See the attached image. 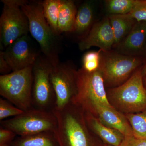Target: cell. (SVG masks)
<instances>
[{"label": "cell", "instance_id": "10", "mask_svg": "<svg viewBox=\"0 0 146 146\" xmlns=\"http://www.w3.org/2000/svg\"><path fill=\"white\" fill-rule=\"evenodd\" d=\"M77 71L67 63L60 62L56 66H53L50 78L56 96L54 110L63 109L76 96Z\"/></svg>", "mask_w": 146, "mask_h": 146}, {"label": "cell", "instance_id": "15", "mask_svg": "<svg viewBox=\"0 0 146 146\" xmlns=\"http://www.w3.org/2000/svg\"><path fill=\"white\" fill-rule=\"evenodd\" d=\"M86 122L105 143L111 146H121L125 137L119 131L103 124L99 120L88 114Z\"/></svg>", "mask_w": 146, "mask_h": 146}, {"label": "cell", "instance_id": "25", "mask_svg": "<svg viewBox=\"0 0 146 146\" xmlns=\"http://www.w3.org/2000/svg\"><path fill=\"white\" fill-rule=\"evenodd\" d=\"M128 14L136 22L146 21V0H138L135 7Z\"/></svg>", "mask_w": 146, "mask_h": 146}, {"label": "cell", "instance_id": "12", "mask_svg": "<svg viewBox=\"0 0 146 146\" xmlns=\"http://www.w3.org/2000/svg\"><path fill=\"white\" fill-rule=\"evenodd\" d=\"M115 45V37L109 18L94 24L89 33L78 44L81 51L93 46L99 48L102 52H110Z\"/></svg>", "mask_w": 146, "mask_h": 146}, {"label": "cell", "instance_id": "14", "mask_svg": "<svg viewBox=\"0 0 146 146\" xmlns=\"http://www.w3.org/2000/svg\"><path fill=\"white\" fill-rule=\"evenodd\" d=\"M117 53L137 56L146 52V21L137 22L125 38L117 46Z\"/></svg>", "mask_w": 146, "mask_h": 146}, {"label": "cell", "instance_id": "1", "mask_svg": "<svg viewBox=\"0 0 146 146\" xmlns=\"http://www.w3.org/2000/svg\"><path fill=\"white\" fill-rule=\"evenodd\" d=\"M28 18L32 36L38 42L41 51L53 67L60 63V36L47 22L41 1L28 2L21 7Z\"/></svg>", "mask_w": 146, "mask_h": 146}, {"label": "cell", "instance_id": "26", "mask_svg": "<svg viewBox=\"0 0 146 146\" xmlns=\"http://www.w3.org/2000/svg\"><path fill=\"white\" fill-rule=\"evenodd\" d=\"M12 131L0 126V146H12L16 136Z\"/></svg>", "mask_w": 146, "mask_h": 146}, {"label": "cell", "instance_id": "18", "mask_svg": "<svg viewBox=\"0 0 146 146\" xmlns=\"http://www.w3.org/2000/svg\"><path fill=\"white\" fill-rule=\"evenodd\" d=\"M77 11L76 7L73 1L61 0L58 21L60 35L62 33L74 31Z\"/></svg>", "mask_w": 146, "mask_h": 146}, {"label": "cell", "instance_id": "6", "mask_svg": "<svg viewBox=\"0 0 146 146\" xmlns=\"http://www.w3.org/2000/svg\"><path fill=\"white\" fill-rule=\"evenodd\" d=\"M143 76L141 70L136 71L124 83L108 92L116 105L127 114L146 110V89Z\"/></svg>", "mask_w": 146, "mask_h": 146}, {"label": "cell", "instance_id": "20", "mask_svg": "<svg viewBox=\"0 0 146 146\" xmlns=\"http://www.w3.org/2000/svg\"><path fill=\"white\" fill-rule=\"evenodd\" d=\"M61 0L42 1L44 16L53 31L60 36L58 29V16Z\"/></svg>", "mask_w": 146, "mask_h": 146}, {"label": "cell", "instance_id": "2", "mask_svg": "<svg viewBox=\"0 0 146 146\" xmlns=\"http://www.w3.org/2000/svg\"><path fill=\"white\" fill-rule=\"evenodd\" d=\"M72 102L63 109L54 110L57 118L56 132L60 146H96L83 120L82 111Z\"/></svg>", "mask_w": 146, "mask_h": 146}, {"label": "cell", "instance_id": "4", "mask_svg": "<svg viewBox=\"0 0 146 146\" xmlns=\"http://www.w3.org/2000/svg\"><path fill=\"white\" fill-rule=\"evenodd\" d=\"M3 3L0 18L1 50L5 49L18 38L29 32L28 18L21 7L24 0H2Z\"/></svg>", "mask_w": 146, "mask_h": 146}, {"label": "cell", "instance_id": "24", "mask_svg": "<svg viewBox=\"0 0 146 146\" xmlns=\"http://www.w3.org/2000/svg\"><path fill=\"white\" fill-rule=\"evenodd\" d=\"M23 111L19 109L7 100L0 98V121L9 117H15L23 113Z\"/></svg>", "mask_w": 146, "mask_h": 146}, {"label": "cell", "instance_id": "11", "mask_svg": "<svg viewBox=\"0 0 146 146\" xmlns=\"http://www.w3.org/2000/svg\"><path fill=\"white\" fill-rule=\"evenodd\" d=\"M3 51L12 72L33 66L40 55L33 47L28 34L18 38Z\"/></svg>", "mask_w": 146, "mask_h": 146}, {"label": "cell", "instance_id": "8", "mask_svg": "<svg viewBox=\"0 0 146 146\" xmlns=\"http://www.w3.org/2000/svg\"><path fill=\"white\" fill-rule=\"evenodd\" d=\"M101 54L99 70L104 81L111 85H121L142 63L141 58L110 52Z\"/></svg>", "mask_w": 146, "mask_h": 146}, {"label": "cell", "instance_id": "30", "mask_svg": "<svg viewBox=\"0 0 146 146\" xmlns=\"http://www.w3.org/2000/svg\"><path fill=\"white\" fill-rule=\"evenodd\" d=\"M145 76V84L146 85V76Z\"/></svg>", "mask_w": 146, "mask_h": 146}, {"label": "cell", "instance_id": "17", "mask_svg": "<svg viewBox=\"0 0 146 146\" xmlns=\"http://www.w3.org/2000/svg\"><path fill=\"white\" fill-rule=\"evenodd\" d=\"M12 146H60L56 132L48 131L19 136L13 141Z\"/></svg>", "mask_w": 146, "mask_h": 146}, {"label": "cell", "instance_id": "29", "mask_svg": "<svg viewBox=\"0 0 146 146\" xmlns=\"http://www.w3.org/2000/svg\"><path fill=\"white\" fill-rule=\"evenodd\" d=\"M142 71V74H143V76H146V64L144 66L142 70H141Z\"/></svg>", "mask_w": 146, "mask_h": 146}, {"label": "cell", "instance_id": "3", "mask_svg": "<svg viewBox=\"0 0 146 146\" xmlns=\"http://www.w3.org/2000/svg\"><path fill=\"white\" fill-rule=\"evenodd\" d=\"M33 66L0 76V94L24 112L32 106Z\"/></svg>", "mask_w": 146, "mask_h": 146}, {"label": "cell", "instance_id": "28", "mask_svg": "<svg viewBox=\"0 0 146 146\" xmlns=\"http://www.w3.org/2000/svg\"><path fill=\"white\" fill-rule=\"evenodd\" d=\"M12 72V70L4 56L3 51H0V73L6 75Z\"/></svg>", "mask_w": 146, "mask_h": 146}, {"label": "cell", "instance_id": "7", "mask_svg": "<svg viewBox=\"0 0 146 146\" xmlns=\"http://www.w3.org/2000/svg\"><path fill=\"white\" fill-rule=\"evenodd\" d=\"M52 68L44 56L40 54L33 66L32 98L33 108L48 111L54 110L56 96L50 78Z\"/></svg>", "mask_w": 146, "mask_h": 146}, {"label": "cell", "instance_id": "13", "mask_svg": "<svg viewBox=\"0 0 146 146\" xmlns=\"http://www.w3.org/2000/svg\"><path fill=\"white\" fill-rule=\"evenodd\" d=\"M82 110L96 112L103 124L118 131L125 137L133 136L132 128L127 119L115 108L107 107L97 102H92Z\"/></svg>", "mask_w": 146, "mask_h": 146}, {"label": "cell", "instance_id": "31", "mask_svg": "<svg viewBox=\"0 0 146 146\" xmlns=\"http://www.w3.org/2000/svg\"></svg>", "mask_w": 146, "mask_h": 146}, {"label": "cell", "instance_id": "21", "mask_svg": "<svg viewBox=\"0 0 146 146\" xmlns=\"http://www.w3.org/2000/svg\"><path fill=\"white\" fill-rule=\"evenodd\" d=\"M126 118L132 128L133 136L146 139V110L141 113L127 114Z\"/></svg>", "mask_w": 146, "mask_h": 146}, {"label": "cell", "instance_id": "23", "mask_svg": "<svg viewBox=\"0 0 146 146\" xmlns=\"http://www.w3.org/2000/svg\"><path fill=\"white\" fill-rule=\"evenodd\" d=\"M101 50L99 51H89L86 53L82 58V69L87 72L98 70L100 64Z\"/></svg>", "mask_w": 146, "mask_h": 146}, {"label": "cell", "instance_id": "9", "mask_svg": "<svg viewBox=\"0 0 146 146\" xmlns=\"http://www.w3.org/2000/svg\"><path fill=\"white\" fill-rule=\"evenodd\" d=\"M78 91L73 102L82 109L92 102H97L114 108L108 101L104 81L99 70L89 73L82 69L77 71Z\"/></svg>", "mask_w": 146, "mask_h": 146}, {"label": "cell", "instance_id": "22", "mask_svg": "<svg viewBox=\"0 0 146 146\" xmlns=\"http://www.w3.org/2000/svg\"><path fill=\"white\" fill-rule=\"evenodd\" d=\"M138 0H108L105 1L108 12L111 14L124 15L130 13Z\"/></svg>", "mask_w": 146, "mask_h": 146}, {"label": "cell", "instance_id": "16", "mask_svg": "<svg viewBox=\"0 0 146 146\" xmlns=\"http://www.w3.org/2000/svg\"><path fill=\"white\" fill-rule=\"evenodd\" d=\"M108 18L115 37L114 46H117L129 33L136 21L128 13L124 15L111 14Z\"/></svg>", "mask_w": 146, "mask_h": 146}, {"label": "cell", "instance_id": "5", "mask_svg": "<svg viewBox=\"0 0 146 146\" xmlns=\"http://www.w3.org/2000/svg\"><path fill=\"white\" fill-rule=\"evenodd\" d=\"M1 126L19 136L44 131L56 132L58 122L53 111L32 108L23 114L1 121Z\"/></svg>", "mask_w": 146, "mask_h": 146}, {"label": "cell", "instance_id": "27", "mask_svg": "<svg viewBox=\"0 0 146 146\" xmlns=\"http://www.w3.org/2000/svg\"><path fill=\"white\" fill-rule=\"evenodd\" d=\"M121 146H146V139L136 138L133 136L125 137Z\"/></svg>", "mask_w": 146, "mask_h": 146}, {"label": "cell", "instance_id": "19", "mask_svg": "<svg viewBox=\"0 0 146 146\" xmlns=\"http://www.w3.org/2000/svg\"><path fill=\"white\" fill-rule=\"evenodd\" d=\"M94 12V3L92 1H86L83 3L77 11L73 32L82 35L87 31L93 22Z\"/></svg>", "mask_w": 146, "mask_h": 146}]
</instances>
